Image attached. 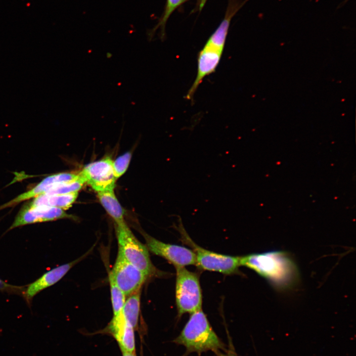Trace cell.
I'll use <instances>...</instances> for the list:
<instances>
[{
    "label": "cell",
    "instance_id": "1",
    "mask_svg": "<svg viewBox=\"0 0 356 356\" xmlns=\"http://www.w3.org/2000/svg\"><path fill=\"white\" fill-rule=\"evenodd\" d=\"M240 264L253 270L278 288H290L298 280L297 267L285 252L272 251L249 254L240 257Z\"/></svg>",
    "mask_w": 356,
    "mask_h": 356
},
{
    "label": "cell",
    "instance_id": "2",
    "mask_svg": "<svg viewBox=\"0 0 356 356\" xmlns=\"http://www.w3.org/2000/svg\"><path fill=\"white\" fill-rule=\"evenodd\" d=\"M190 314L174 342L184 346L189 353L201 354L211 351L216 354L224 351V344L213 329L202 310Z\"/></svg>",
    "mask_w": 356,
    "mask_h": 356
},
{
    "label": "cell",
    "instance_id": "3",
    "mask_svg": "<svg viewBox=\"0 0 356 356\" xmlns=\"http://www.w3.org/2000/svg\"><path fill=\"white\" fill-rule=\"evenodd\" d=\"M118 250L130 263L148 277L155 274L156 269L152 264L149 251L134 235L125 221L115 224Z\"/></svg>",
    "mask_w": 356,
    "mask_h": 356
},
{
    "label": "cell",
    "instance_id": "4",
    "mask_svg": "<svg viewBox=\"0 0 356 356\" xmlns=\"http://www.w3.org/2000/svg\"><path fill=\"white\" fill-rule=\"evenodd\" d=\"M176 268V302L179 316L202 310V294L198 275L185 267Z\"/></svg>",
    "mask_w": 356,
    "mask_h": 356
},
{
    "label": "cell",
    "instance_id": "5",
    "mask_svg": "<svg viewBox=\"0 0 356 356\" xmlns=\"http://www.w3.org/2000/svg\"><path fill=\"white\" fill-rule=\"evenodd\" d=\"M177 228L178 229L183 241L191 247L196 258V266L200 268L219 272L224 274L236 272L240 266V257L217 253L201 247L195 244L186 232L181 218Z\"/></svg>",
    "mask_w": 356,
    "mask_h": 356
},
{
    "label": "cell",
    "instance_id": "6",
    "mask_svg": "<svg viewBox=\"0 0 356 356\" xmlns=\"http://www.w3.org/2000/svg\"><path fill=\"white\" fill-rule=\"evenodd\" d=\"M148 277L145 273L128 262L118 250L109 279L116 284L125 296L140 291Z\"/></svg>",
    "mask_w": 356,
    "mask_h": 356
},
{
    "label": "cell",
    "instance_id": "7",
    "mask_svg": "<svg viewBox=\"0 0 356 356\" xmlns=\"http://www.w3.org/2000/svg\"><path fill=\"white\" fill-rule=\"evenodd\" d=\"M143 235L148 251L165 259L175 267L196 265V255L192 250L181 246L165 243L145 233Z\"/></svg>",
    "mask_w": 356,
    "mask_h": 356
},
{
    "label": "cell",
    "instance_id": "8",
    "mask_svg": "<svg viewBox=\"0 0 356 356\" xmlns=\"http://www.w3.org/2000/svg\"><path fill=\"white\" fill-rule=\"evenodd\" d=\"M79 173L85 182L97 192L114 189L115 187L116 178L113 161L108 157L88 164Z\"/></svg>",
    "mask_w": 356,
    "mask_h": 356
},
{
    "label": "cell",
    "instance_id": "9",
    "mask_svg": "<svg viewBox=\"0 0 356 356\" xmlns=\"http://www.w3.org/2000/svg\"><path fill=\"white\" fill-rule=\"evenodd\" d=\"M64 218H73L59 208L46 205L31 207L26 204L19 211L9 229L28 224Z\"/></svg>",
    "mask_w": 356,
    "mask_h": 356
},
{
    "label": "cell",
    "instance_id": "10",
    "mask_svg": "<svg viewBox=\"0 0 356 356\" xmlns=\"http://www.w3.org/2000/svg\"><path fill=\"white\" fill-rule=\"evenodd\" d=\"M223 51L203 46L197 58V73L196 78L186 95V99L192 100L194 95L203 79L216 70Z\"/></svg>",
    "mask_w": 356,
    "mask_h": 356
},
{
    "label": "cell",
    "instance_id": "11",
    "mask_svg": "<svg viewBox=\"0 0 356 356\" xmlns=\"http://www.w3.org/2000/svg\"><path fill=\"white\" fill-rule=\"evenodd\" d=\"M79 178L78 173H61L49 176L37 184L31 189L22 193L12 200L7 202L0 207V209L9 207L20 202L34 198L44 194L52 188L65 183L77 180Z\"/></svg>",
    "mask_w": 356,
    "mask_h": 356
},
{
    "label": "cell",
    "instance_id": "12",
    "mask_svg": "<svg viewBox=\"0 0 356 356\" xmlns=\"http://www.w3.org/2000/svg\"><path fill=\"white\" fill-rule=\"evenodd\" d=\"M102 333L109 334L118 343L122 352H135L134 329L125 321L123 314L113 317Z\"/></svg>",
    "mask_w": 356,
    "mask_h": 356
},
{
    "label": "cell",
    "instance_id": "13",
    "mask_svg": "<svg viewBox=\"0 0 356 356\" xmlns=\"http://www.w3.org/2000/svg\"><path fill=\"white\" fill-rule=\"evenodd\" d=\"M83 257L51 269L30 284L25 292L27 300H31L42 290L57 283Z\"/></svg>",
    "mask_w": 356,
    "mask_h": 356
},
{
    "label": "cell",
    "instance_id": "14",
    "mask_svg": "<svg viewBox=\"0 0 356 356\" xmlns=\"http://www.w3.org/2000/svg\"><path fill=\"white\" fill-rule=\"evenodd\" d=\"M78 195V192L54 195L43 194L34 197L26 204L31 207L46 205L66 210L72 206Z\"/></svg>",
    "mask_w": 356,
    "mask_h": 356
},
{
    "label": "cell",
    "instance_id": "15",
    "mask_svg": "<svg viewBox=\"0 0 356 356\" xmlns=\"http://www.w3.org/2000/svg\"><path fill=\"white\" fill-rule=\"evenodd\" d=\"M97 193L100 203L107 213L113 219L115 224L125 222L124 210L115 194L114 189Z\"/></svg>",
    "mask_w": 356,
    "mask_h": 356
},
{
    "label": "cell",
    "instance_id": "16",
    "mask_svg": "<svg viewBox=\"0 0 356 356\" xmlns=\"http://www.w3.org/2000/svg\"><path fill=\"white\" fill-rule=\"evenodd\" d=\"M140 299V291L130 295L125 300L122 310V314L126 322L134 330L138 327Z\"/></svg>",
    "mask_w": 356,
    "mask_h": 356
},
{
    "label": "cell",
    "instance_id": "17",
    "mask_svg": "<svg viewBox=\"0 0 356 356\" xmlns=\"http://www.w3.org/2000/svg\"><path fill=\"white\" fill-rule=\"evenodd\" d=\"M109 282L113 316H116L122 312L126 296L114 282L110 280Z\"/></svg>",
    "mask_w": 356,
    "mask_h": 356
},
{
    "label": "cell",
    "instance_id": "18",
    "mask_svg": "<svg viewBox=\"0 0 356 356\" xmlns=\"http://www.w3.org/2000/svg\"><path fill=\"white\" fill-rule=\"evenodd\" d=\"M188 0H167L166 7L162 18L159 20L156 27L153 30L152 33L155 32L156 29L160 28L161 37L164 36L166 23L174 11L181 4Z\"/></svg>",
    "mask_w": 356,
    "mask_h": 356
},
{
    "label": "cell",
    "instance_id": "19",
    "mask_svg": "<svg viewBox=\"0 0 356 356\" xmlns=\"http://www.w3.org/2000/svg\"><path fill=\"white\" fill-rule=\"evenodd\" d=\"M131 158V152H127L113 161V168L116 179L125 173L129 167Z\"/></svg>",
    "mask_w": 356,
    "mask_h": 356
},
{
    "label": "cell",
    "instance_id": "20",
    "mask_svg": "<svg viewBox=\"0 0 356 356\" xmlns=\"http://www.w3.org/2000/svg\"><path fill=\"white\" fill-rule=\"evenodd\" d=\"M217 356H237L233 349L221 351L216 354Z\"/></svg>",
    "mask_w": 356,
    "mask_h": 356
},
{
    "label": "cell",
    "instance_id": "21",
    "mask_svg": "<svg viewBox=\"0 0 356 356\" xmlns=\"http://www.w3.org/2000/svg\"><path fill=\"white\" fill-rule=\"evenodd\" d=\"M12 287L13 286L5 283L4 282L2 281V280L0 279V289L3 290L11 291L15 290L16 287L14 288H13Z\"/></svg>",
    "mask_w": 356,
    "mask_h": 356
},
{
    "label": "cell",
    "instance_id": "22",
    "mask_svg": "<svg viewBox=\"0 0 356 356\" xmlns=\"http://www.w3.org/2000/svg\"><path fill=\"white\" fill-rule=\"evenodd\" d=\"M122 356H137L135 352H122Z\"/></svg>",
    "mask_w": 356,
    "mask_h": 356
}]
</instances>
